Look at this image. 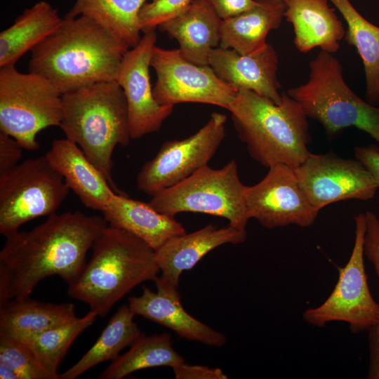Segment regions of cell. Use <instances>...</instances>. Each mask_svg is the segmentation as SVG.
Masks as SVG:
<instances>
[{
    "mask_svg": "<svg viewBox=\"0 0 379 379\" xmlns=\"http://www.w3.org/2000/svg\"><path fill=\"white\" fill-rule=\"evenodd\" d=\"M107 226L103 216L68 211L6 237L0 251V305L29 297L40 281L51 276L72 284L85 267L87 252Z\"/></svg>",
    "mask_w": 379,
    "mask_h": 379,
    "instance_id": "6da1fadb",
    "label": "cell"
},
{
    "mask_svg": "<svg viewBox=\"0 0 379 379\" xmlns=\"http://www.w3.org/2000/svg\"><path fill=\"white\" fill-rule=\"evenodd\" d=\"M129 48L91 18L65 15L59 27L31 51L29 72L45 77L65 94L115 80Z\"/></svg>",
    "mask_w": 379,
    "mask_h": 379,
    "instance_id": "7a4b0ae2",
    "label": "cell"
},
{
    "mask_svg": "<svg viewBox=\"0 0 379 379\" xmlns=\"http://www.w3.org/2000/svg\"><path fill=\"white\" fill-rule=\"evenodd\" d=\"M229 111L239 140L262 166L295 168L310 154L308 117L287 93L276 103L253 91L239 90Z\"/></svg>",
    "mask_w": 379,
    "mask_h": 379,
    "instance_id": "3957f363",
    "label": "cell"
},
{
    "mask_svg": "<svg viewBox=\"0 0 379 379\" xmlns=\"http://www.w3.org/2000/svg\"><path fill=\"white\" fill-rule=\"evenodd\" d=\"M93 254L68 295L104 317L133 288L154 281L160 272L155 251L138 237L107 226L92 246Z\"/></svg>",
    "mask_w": 379,
    "mask_h": 379,
    "instance_id": "277c9868",
    "label": "cell"
},
{
    "mask_svg": "<svg viewBox=\"0 0 379 379\" xmlns=\"http://www.w3.org/2000/svg\"><path fill=\"white\" fill-rule=\"evenodd\" d=\"M65 138L77 144L117 194L112 175V154L127 146L131 135L127 103L115 81L97 82L62 94L59 126Z\"/></svg>",
    "mask_w": 379,
    "mask_h": 379,
    "instance_id": "5b68a950",
    "label": "cell"
},
{
    "mask_svg": "<svg viewBox=\"0 0 379 379\" xmlns=\"http://www.w3.org/2000/svg\"><path fill=\"white\" fill-rule=\"evenodd\" d=\"M309 67L307 81L286 92L307 117L318 121L329 136L353 127L368 134L379 145V105L361 99L349 87L338 59L320 51Z\"/></svg>",
    "mask_w": 379,
    "mask_h": 379,
    "instance_id": "8992f818",
    "label": "cell"
},
{
    "mask_svg": "<svg viewBox=\"0 0 379 379\" xmlns=\"http://www.w3.org/2000/svg\"><path fill=\"white\" fill-rule=\"evenodd\" d=\"M246 188L239 178L237 164L232 159L218 169L203 166L182 181L152 196L149 203L157 211L171 217L186 212L208 214L246 230L250 218Z\"/></svg>",
    "mask_w": 379,
    "mask_h": 379,
    "instance_id": "52a82bcc",
    "label": "cell"
},
{
    "mask_svg": "<svg viewBox=\"0 0 379 379\" xmlns=\"http://www.w3.org/2000/svg\"><path fill=\"white\" fill-rule=\"evenodd\" d=\"M62 119V94L51 81L36 73L21 72L15 65L0 67V132L34 151L39 132L59 127Z\"/></svg>",
    "mask_w": 379,
    "mask_h": 379,
    "instance_id": "ba28073f",
    "label": "cell"
},
{
    "mask_svg": "<svg viewBox=\"0 0 379 379\" xmlns=\"http://www.w3.org/2000/svg\"><path fill=\"white\" fill-rule=\"evenodd\" d=\"M69 188L46 155L26 159L0 175V233L7 237L27 222L56 213Z\"/></svg>",
    "mask_w": 379,
    "mask_h": 379,
    "instance_id": "9c48e42d",
    "label": "cell"
},
{
    "mask_svg": "<svg viewBox=\"0 0 379 379\" xmlns=\"http://www.w3.org/2000/svg\"><path fill=\"white\" fill-rule=\"evenodd\" d=\"M354 242L346 265L338 267V281L326 300L302 313L307 324L322 327L330 322L349 325L352 333L369 331L379 319V303L370 291L364 265L366 213L354 217Z\"/></svg>",
    "mask_w": 379,
    "mask_h": 379,
    "instance_id": "30bf717a",
    "label": "cell"
},
{
    "mask_svg": "<svg viewBox=\"0 0 379 379\" xmlns=\"http://www.w3.org/2000/svg\"><path fill=\"white\" fill-rule=\"evenodd\" d=\"M226 121L225 114L213 112L193 135L162 144L156 155L138 172V189L152 197L208 165L225 138Z\"/></svg>",
    "mask_w": 379,
    "mask_h": 379,
    "instance_id": "8fae6325",
    "label": "cell"
},
{
    "mask_svg": "<svg viewBox=\"0 0 379 379\" xmlns=\"http://www.w3.org/2000/svg\"><path fill=\"white\" fill-rule=\"evenodd\" d=\"M150 66L157 74L154 97L162 105L197 102L229 110L238 91L220 79L209 65L191 62L179 48L155 46Z\"/></svg>",
    "mask_w": 379,
    "mask_h": 379,
    "instance_id": "7c38bea8",
    "label": "cell"
},
{
    "mask_svg": "<svg viewBox=\"0 0 379 379\" xmlns=\"http://www.w3.org/2000/svg\"><path fill=\"white\" fill-rule=\"evenodd\" d=\"M294 170L305 195L318 211L344 200H371L379 188L360 161L344 159L333 152H310Z\"/></svg>",
    "mask_w": 379,
    "mask_h": 379,
    "instance_id": "4fadbf2b",
    "label": "cell"
},
{
    "mask_svg": "<svg viewBox=\"0 0 379 379\" xmlns=\"http://www.w3.org/2000/svg\"><path fill=\"white\" fill-rule=\"evenodd\" d=\"M245 200L249 218L267 229L290 225L307 227L319 213L305 195L294 168L284 164L270 167L260 182L246 186Z\"/></svg>",
    "mask_w": 379,
    "mask_h": 379,
    "instance_id": "5bb4252c",
    "label": "cell"
},
{
    "mask_svg": "<svg viewBox=\"0 0 379 379\" xmlns=\"http://www.w3.org/2000/svg\"><path fill=\"white\" fill-rule=\"evenodd\" d=\"M156 42L155 30L143 33L124 55L115 78L126 98L132 140L158 131L173 110L174 106L160 105L154 97L149 67Z\"/></svg>",
    "mask_w": 379,
    "mask_h": 379,
    "instance_id": "9a60e30c",
    "label": "cell"
},
{
    "mask_svg": "<svg viewBox=\"0 0 379 379\" xmlns=\"http://www.w3.org/2000/svg\"><path fill=\"white\" fill-rule=\"evenodd\" d=\"M154 282L157 291L143 286L140 295L128 298V305L135 316L156 322L188 340L215 347L225 344L224 333L194 318L185 310L178 286L161 275Z\"/></svg>",
    "mask_w": 379,
    "mask_h": 379,
    "instance_id": "2e32d148",
    "label": "cell"
},
{
    "mask_svg": "<svg viewBox=\"0 0 379 379\" xmlns=\"http://www.w3.org/2000/svg\"><path fill=\"white\" fill-rule=\"evenodd\" d=\"M278 65V54L269 44L262 51L251 55L218 46L211 51L208 60V65L217 76L231 87L253 91L276 103L282 98Z\"/></svg>",
    "mask_w": 379,
    "mask_h": 379,
    "instance_id": "e0dca14e",
    "label": "cell"
},
{
    "mask_svg": "<svg viewBox=\"0 0 379 379\" xmlns=\"http://www.w3.org/2000/svg\"><path fill=\"white\" fill-rule=\"evenodd\" d=\"M246 238V230L230 224L220 228L208 224L195 232L175 236L155 251L161 275L178 286L182 273L192 269L207 253L226 244L243 243Z\"/></svg>",
    "mask_w": 379,
    "mask_h": 379,
    "instance_id": "ac0fdd59",
    "label": "cell"
},
{
    "mask_svg": "<svg viewBox=\"0 0 379 379\" xmlns=\"http://www.w3.org/2000/svg\"><path fill=\"white\" fill-rule=\"evenodd\" d=\"M45 155L86 208L102 212L117 193L73 141L55 139Z\"/></svg>",
    "mask_w": 379,
    "mask_h": 379,
    "instance_id": "d6986e66",
    "label": "cell"
},
{
    "mask_svg": "<svg viewBox=\"0 0 379 379\" xmlns=\"http://www.w3.org/2000/svg\"><path fill=\"white\" fill-rule=\"evenodd\" d=\"M284 18L293 27V43L301 53L313 48L333 54L345 30L328 0H284Z\"/></svg>",
    "mask_w": 379,
    "mask_h": 379,
    "instance_id": "ffe728a7",
    "label": "cell"
},
{
    "mask_svg": "<svg viewBox=\"0 0 379 379\" xmlns=\"http://www.w3.org/2000/svg\"><path fill=\"white\" fill-rule=\"evenodd\" d=\"M222 21L204 0H193L185 11L158 28L178 41L187 59L208 65L211 51L220 46Z\"/></svg>",
    "mask_w": 379,
    "mask_h": 379,
    "instance_id": "44dd1931",
    "label": "cell"
},
{
    "mask_svg": "<svg viewBox=\"0 0 379 379\" xmlns=\"http://www.w3.org/2000/svg\"><path fill=\"white\" fill-rule=\"evenodd\" d=\"M102 213L110 226L131 233L154 251L171 238L186 232L174 217L157 211L149 202L131 199L124 194L116 193Z\"/></svg>",
    "mask_w": 379,
    "mask_h": 379,
    "instance_id": "7402d4cb",
    "label": "cell"
},
{
    "mask_svg": "<svg viewBox=\"0 0 379 379\" xmlns=\"http://www.w3.org/2000/svg\"><path fill=\"white\" fill-rule=\"evenodd\" d=\"M285 10L284 0H256L251 9L222 21L219 46L243 55L262 51L268 45L267 34L280 26Z\"/></svg>",
    "mask_w": 379,
    "mask_h": 379,
    "instance_id": "603a6c76",
    "label": "cell"
},
{
    "mask_svg": "<svg viewBox=\"0 0 379 379\" xmlns=\"http://www.w3.org/2000/svg\"><path fill=\"white\" fill-rule=\"evenodd\" d=\"M76 317L74 305L69 302L15 298L0 305V335L26 340Z\"/></svg>",
    "mask_w": 379,
    "mask_h": 379,
    "instance_id": "cb8c5ba5",
    "label": "cell"
},
{
    "mask_svg": "<svg viewBox=\"0 0 379 379\" xmlns=\"http://www.w3.org/2000/svg\"><path fill=\"white\" fill-rule=\"evenodd\" d=\"M62 18L58 10L41 0L26 8L0 33V67L15 65L27 52L55 31Z\"/></svg>",
    "mask_w": 379,
    "mask_h": 379,
    "instance_id": "d4e9b609",
    "label": "cell"
},
{
    "mask_svg": "<svg viewBox=\"0 0 379 379\" xmlns=\"http://www.w3.org/2000/svg\"><path fill=\"white\" fill-rule=\"evenodd\" d=\"M347 23L345 39L357 49L361 58L366 100L379 105V27L364 18L350 0H328Z\"/></svg>",
    "mask_w": 379,
    "mask_h": 379,
    "instance_id": "484cf974",
    "label": "cell"
},
{
    "mask_svg": "<svg viewBox=\"0 0 379 379\" xmlns=\"http://www.w3.org/2000/svg\"><path fill=\"white\" fill-rule=\"evenodd\" d=\"M149 0H76L66 16H86L130 48L141 39L139 13Z\"/></svg>",
    "mask_w": 379,
    "mask_h": 379,
    "instance_id": "4316f807",
    "label": "cell"
},
{
    "mask_svg": "<svg viewBox=\"0 0 379 379\" xmlns=\"http://www.w3.org/2000/svg\"><path fill=\"white\" fill-rule=\"evenodd\" d=\"M128 305L119 307L96 342L76 364L60 374V379H74L102 362L117 359L142 333Z\"/></svg>",
    "mask_w": 379,
    "mask_h": 379,
    "instance_id": "83f0119b",
    "label": "cell"
},
{
    "mask_svg": "<svg viewBox=\"0 0 379 379\" xmlns=\"http://www.w3.org/2000/svg\"><path fill=\"white\" fill-rule=\"evenodd\" d=\"M184 361V358L173 348L169 333L146 335L142 332L129 350L113 360L98 378L122 379L142 369L159 366L173 368Z\"/></svg>",
    "mask_w": 379,
    "mask_h": 379,
    "instance_id": "f1b7e54d",
    "label": "cell"
},
{
    "mask_svg": "<svg viewBox=\"0 0 379 379\" xmlns=\"http://www.w3.org/2000/svg\"><path fill=\"white\" fill-rule=\"evenodd\" d=\"M98 314L90 310L62 325L46 330L26 340L43 367L60 379L58 370L74 340L95 321Z\"/></svg>",
    "mask_w": 379,
    "mask_h": 379,
    "instance_id": "f546056e",
    "label": "cell"
},
{
    "mask_svg": "<svg viewBox=\"0 0 379 379\" xmlns=\"http://www.w3.org/2000/svg\"><path fill=\"white\" fill-rule=\"evenodd\" d=\"M0 364L18 379H59L43 367L27 343L4 335H0Z\"/></svg>",
    "mask_w": 379,
    "mask_h": 379,
    "instance_id": "4dcf8cb0",
    "label": "cell"
},
{
    "mask_svg": "<svg viewBox=\"0 0 379 379\" xmlns=\"http://www.w3.org/2000/svg\"><path fill=\"white\" fill-rule=\"evenodd\" d=\"M366 232L364 239V254L372 263L379 277V218L372 211H366ZM368 370L367 378L379 379V319L368 331Z\"/></svg>",
    "mask_w": 379,
    "mask_h": 379,
    "instance_id": "1f68e13d",
    "label": "cell"
},
{
    "mask_svg": "<svg viewBox=\"0 0 379 379\" xmlns=\"http://www.w3.org/2000/svg\"><path fill=\"white\" fill-rule=\"evenodd\" d=\"M193 0H152L146 2L139 13L142 32L155 30L160 25L179 15Z\"/></svg>",
    "mask_w": 379,
    "mask_h": 379,
    "instance_id": "d6a6232c",
    "label": "cell"
},
{
    "mask_svg": "<svg viewBox=\"0 0 379 379\" xmlns=\"http://www.w3.org/2000/svg\"><path fill=\"white\" fill-rule=\"evenodd\" d=\"M176 379H227L228 376L219 368L193 365L182 362L172 368Z\"/></svg>",
    "mask_w": 379,
    "mask_h": 379,
    "instance_id": "836d02e7",
    "label": "cell"
},
{
    "mask_svg": "<svg viewBox=\"0 0 379 379\" xmlns=\"http://www.w3.org/2000/svg\"><path fill=\"white\" fill-rule=\"evenodd\" d=\"M22 149L15 138L0 132V175L20 163Z\"/></svg>",
    "mask_w": 379,
    "mask_h": 379,
    "instance_id": "e575fe53",
    "label": "cell"
},
{
    "mask_svg": "<svg viewBox=\"0 0 379 379\" xmlns=\"http://www.w3.org/2000/svg\"><path fill=\"white\" fill-rule=\"evenodd\" d=\"M223 20L253 8L256 0H204Z\"/></svg>",
    "mask_w": 379,
    "mask_h": 379,
    "instance_id": "d590c367",
    "label": "cell"
},
{
    "mask_svg": "<svg viewBox=\"0 0 379 379\" xmlns=\"http://www.w3.org/2000/svg\"><path fill=\"white\" fill-rule=\"evenodd\" d=\"M354 154L371 173L379 187V146H357Z\"/></svg>",
    "mask_w": 379,
    "mask_h": 379,
    "instance_id": "8d00e7d4",
    "label": "cell"
},
{
    "mask_svg": "<svg viewBox=\"0 0 379 379\" xmlns=\"http://www.w3.org/2000/svg\"><path fill=\"white\" fill-rule=\"evenodd\" d=\"M1 379H18L17 375L8 366L0 364Z\"/></svg>",
    "mask_w": 379,
    "mask_h": 379,
    "instance_id": "74e56055",
    "label": "cell"
}]
</instances>
